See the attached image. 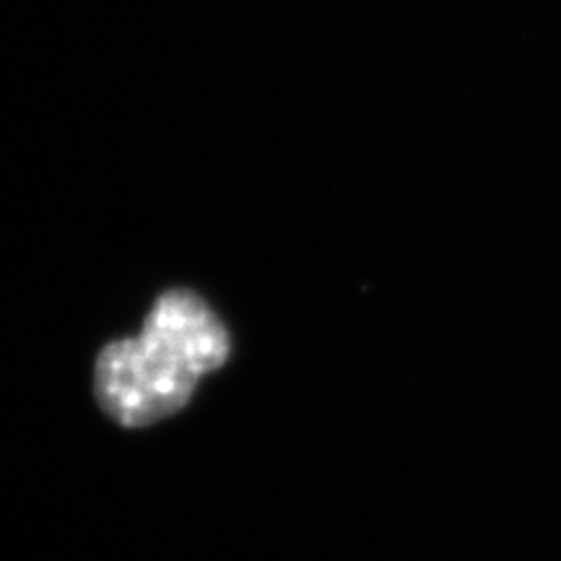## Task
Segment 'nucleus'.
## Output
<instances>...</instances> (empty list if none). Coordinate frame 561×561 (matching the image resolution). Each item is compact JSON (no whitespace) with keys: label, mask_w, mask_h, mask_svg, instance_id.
Masks as SVG:
<instances>
[{"label":"nucleus","mask_w":561,"mask_h":561,"mask_svg":"<svg viewBox=\"0 0 561 561\" xmlns=\"http://www.w3.org/2000/svg\"><path fill=\"white\" fill-rule=\"evenodd\" d=\"M231 339L214 307L191 289L164 291L138 335L112 341L94 364V398L125 430L174 416L229 362Z\"/></svg>","instance_id":"f257e3e1"}]
</instances>
